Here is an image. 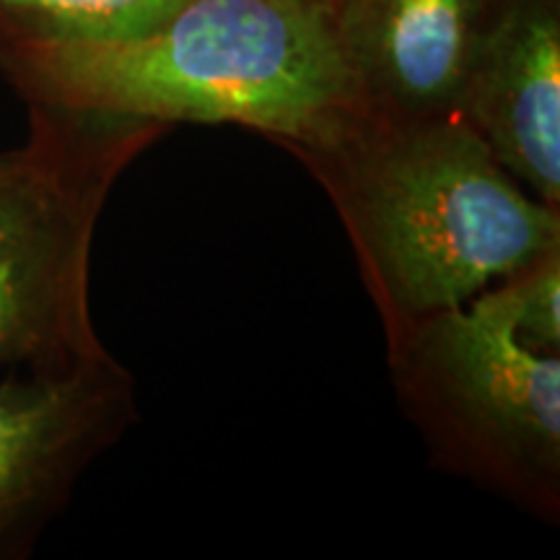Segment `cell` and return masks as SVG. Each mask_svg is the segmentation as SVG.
<instances>
[{
  "instance_id": "cell-1",
  "label": "cell",
  "mask_w": 560,
  "mask_h": 560,
  "mask_svg": "<svg viewBox=\"0 0 560 560\" xmlns=\"http://www.w3.org/2000/svg\"><path fill=\"white\" fill-rule=\"evenodd\" d=\"M0 68L30 104L242 125L280 149L363 112L330 0H185L128 39L0 47Z\"/></svg>"
},
{
  "instance_id": "cell-5",
  "label": "cell",
  "mask_w": 560,
  "mask_h": 560,
  "mask_svg": "<svg viewBox=\"0 0 560 560\" xmlns=\"http://www.w3.org/2000/svg\"><path fill=\"white\" fill-rule=\"evenodd\" d=\"M138 420L115 355L0 369V560L26 558L81 475Z\"/></svg>"
},
{
  "instance_id": "cell-9",
  "label": "cell",
  "mask_w": 560,
  "mask_h": 560,
  "mask_svg": "<svg viewBox=\"0 0 560 560\" xmlns=\"http://www.w3.org/2000/svg\"><path fill=\"white\" fill-rule=\"evenodd\" d=\"M16 159H19V149H16V151L0 153V179H3L5 174H9V172L13 170V164H16Z\"/></svg>"
},
{
  "instance_id": "cell-7",
  "label": "cell",
  "mask_w": 560,
  "mask_h": 560,
  "mask_svg": "<svg viewBox=\"0 0 560 560\" xmlns=\"http://www.w3.org/2000/svg\"><path fill=\"white\" fill-rule=\"evenodd\" d=\"M459 115L524 190L560 210V0H503L472 58Z\"/></svg>"
},
{
  "instance_id": "cell-3",
  "label": "cell",
  "mask_w": 560,
  "mask_h": 560,
  "mask_svg": "<svg viewBox=\"0 0 560 560\" xmlns=\"http://www.w3.org/2000/svg\"><path fill=\"white\" fill-rule=\"evenodd\" d=\"M397 400L441 470L560 520V350L516 330L490 285L387 338Z\"/></svg>"
},
{
  "instance_id": "cell-6",
  "label": "cell",
  "mask_w": 560,
  "mask_h": 560,
  "mask_svg": "<svg viewBox=\"0 0 560 560\" xmlns=\"http://www.w3.org/2000/svg\"><path fill=\"white\" fill-rule=\"evenodd\" d=\"M503 0H330L342 58L366 115H459L482 34Z\"/></svg>"
},
{
  "instance_id": "cell-8",
  "label": "cell",
  "mask_w": 560,
  "mask_h": 560,
  "mask_svg": "<svg viewBox=\"0 0 560 560\" xmlns=\"http://www.w3.org/2000/svg\"><path fill=\"white\" fill-rule=\"evenodd\" d=\"M185 0H0V47L112 42L149 32Z\"/></svg>"
},
{
  "instance_id": "cell-2",
  "label": "cell",
  "mask_w": 560,
  "mask_h": 560,
  "mask_svg": "<svg viewBox=\"0 0 560 560\" xmlns=\"http://www.w3.org/2000/svg\"><path fill=\"white\" fill-rule=\"evenodd\" d=\"M285 151L338 210L387 338L560 244V210L524 190L462 115L361 112L332 138Z\"/></svg>"
},
{
  "instance_id": "cell-4",
  "label": "cell",
  "mask_w": 560,
  "mask_h": 560,
  "mask_svg": "<svg viewBox=\"0 0 560 560\" xmlns=\"http://www.w3.org/2000/svg\"><path fill=\"white\" fill-rule=\"evenodd\" d=\"M170 128L30 104V138L0 179V369L107 353L89 306L94 231L120 174Z\"/></svg>"
}]
</instances>
